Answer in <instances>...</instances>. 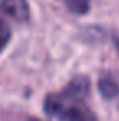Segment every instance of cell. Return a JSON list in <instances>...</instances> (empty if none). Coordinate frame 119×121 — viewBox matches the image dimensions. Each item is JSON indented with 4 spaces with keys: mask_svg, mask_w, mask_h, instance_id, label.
<instances>
[{
    "mask_svg": "<svg viewBox=\"0 0 119 121\" xmlns=\"http://www.w3.org/2000/svg\"><path fill=\"white\" fill-rule=\"evenodd\" d=\"M28 121H41V120H38V118H29Z\"/></svg>",
    "mask_w": 119,
    "mask_h": 121,
    "instance_id": "obj_6",
    "label": "cell"
},
{
    "mask_svg": "<svg viewBox=\"0 0 119 121\" xmlns=\"http://www.w3.org/2000/svg\"><path fill=\"white\" fill-rule=\"evenodd\" d=\"M0 12L15 21H26L29 18L28 0H0Z\"/></svg>",
    "mask_w": 119,
    "mask_h": 121,
    "instance_id": "obj_2",
    "label": "cell"
},
{
    "mask_svg": "<svg viewBox=\"0 0 119 121\" xmlns=\"http://www.w3.org/2000/svg\"><path fill=\"white\" fill-rule=\"evenodd\" d=\"M10 36H12V33H10V28H8V25L5 23V21L0 20V52L5 49V46L8 44V41H10Z\"/></svg>",
    "mask_w": 119,
    "mask_h": 121,
    "instance_id": "obj_5",
    "label": "cell"
},
{
    "mask_svg": "<svg viewBox=\"0 0 119 121\" xmlns=\"http://www.w3.org/2000/svg\"><path fill=\"white\" fill-rule=\"evenodd\" d=\"M90 83L85 77H77L62 92L51 93L44 100L47 116L59 121H98L95 113L86 106Z\"/></svg>",
    "mask_w": 119,
    "mask_h": 121,
    "instance_id": "obj_1",
    "label": "cell"
},
{
    "mask_svg": "<svg viewBox=\"0 0 119 121\" xmlns=\"http://www.w3.org/2000/svg\"><path fill=\"white\" fill-rule=\"evenodd\" d=\"M62 2L70 12L77 15H85L90 10V0H62Z\"/></svg>",
    "mask_w": 119,
    "mask_h": 121,
    "instance_id": "obj_4",
    "label": "cell"
},
{
    "mask_svg": "<svg viewBox=\"0 0 119 121\" xmlns=\"http://www.w3.org/2000/svg\"><path fill=\"white\" fill-rule=\"evenodd\" d=\"M99 92L104 98H114L119 95V87L116 82H113L111 79H101L98 83Z\"/></svg>",
    "mask_w": 119,
    "mask_h": 121,
    "instance_id": "obj_3",
    "label": "cell"
}]
</instances>
